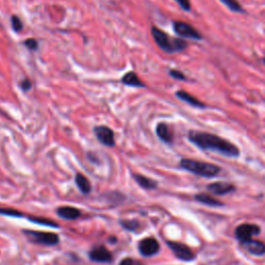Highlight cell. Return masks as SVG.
<instances>
[{
  "label": "cell",
  "mask_w": 265,
  "mask_h": 265,
  "mask_svg": "<svg viewBox=\"0 0 265 265\" xmlns=\"http://www.w3.org/2000/svg\"><path fill=\"white\" fill-rule=\"evenodd\" d=\"M221 2L225 4L229 10L235 12V13H244V10L241 3L237 1V0H221Z\"/></svg>",
  "instance_id": "ffe728a7"
},
{
  "label": "cell",
  "mask_w": 265,
  "mask_h": 265,
  "mask_svg": "<svg viewBox=\"0 0 265 265\" xmlns=\"http://www.w3.org/2000/svg\"><path fill=\"white\" fill-rule=\"evenodd\" d=\"M119 265H142V263L132 258H125L120 261Z\"/></svg>",
  "instance_id": "83f0119b"
},
{
  "label": "cell",
  "mask_w": 265,
  "mask_h": 265,
  "mask_svg": "<svg viewBox=\"0 0 265 265\" xmlns=\"http://www.w3.org/2000/svg\"><path fill=\"white\" fill-rule=\"evenodd\" d=\"M95 137L98 138L100 142L106 146L112 147L115 145V137H114V132L106 126H100L94 128Z\"/></svg>",
  "instance_id": "9c48e42d"
},
{
  "label": "cell",
  "mask_w": 265,
  "mask_h": 265,
  "mask_svg": "<svg viewBox=\"0 0 265 265\" xmlns=\"http://www.w3.org/2000/svg\"><path fill=\"white\" fill-rule=\"evenodd\" d=\"M121 225L128 229V230H135L138 227V223L135 222V221H122Z\"/></svg>",
  "instance_id": "4316f807"
},
{
  "label": "cell",
  "mask_w": 265,
  "mask_h": 265,
  "mask_svg": "<svg viewBox=\"0 0 265 265\" xmlns=\"http://www.w3.org/2000/svg\"><path fill=\"white\" fill-rule=\"evenodd\" d=\"M140 254L144 257H152L160 251V244L154 237H146L141 241L138 244Z\"/></svg>",
  "instance_id": "52a82bcc"
},
{
  "label": "cell",
  "mask_w": 265,
  "mask_h": 265,
  "mask_svg": "<svg viewBox=\"0 0 265 265\" xmlns=\"http://www.w3.org/2000/svg\"><path fill=\"white\" fill-rule=\"evenodd\" d=\"M189 140L200 149L217 153L224 156L237 157L241 155L240 149L236 145L218 135L210 134V132L190 131Z\"/></svg>",
  "instance_id": "6da1fadb"
},
{
  "label": "cell",
  "mask_w": 265,
  "mask_h": 265,
  "mask_svg": "<svg viewBox=\"0 0 265 265\" xmlns=\"http://www.w3.org/2000/svg\"><path fill=\"white\" fill-rule=\"evenodd\" d=\"M134 178L137 181V183L140 185L141 188H143L145 190H154L156 188V182L153 179H150L148 177H145L143 175L136 174L134 175Z\"/></svg>",
  "instance_id": "ac0fdd59"
},
{
  "label": "cell",
  "mask_w": 265,
  "mask_h": 265,
  "mask_svg": "<svg viewBox=\"0 0 265 265\" xmlns=\"http://www.w3.org/2000/svg\"><path fill=\"white\" fill-rule=\"evenodd\" d=\"M20 88L23 91H27L31 88V82L28 79H24V80L20 83Z\"/></svg>",
  "instance_id": "f1b7e54d"
},
{
  "label": "cell",
  "mask_w": 265,
  "mask_h": 265,
  "mask_svg": "<svg viewBox=\"0 0 265 265\" xmlns=\"http://www.w3.org/2000/svg\"><path fill=\"white\" fill-rule=\"evenodd\" d=\"M75 181H76V184H77L78 189L81 191L82 194L90 193V191H91V183H90L89 180H88L87 177H85V176L82 173H78L76 175Z\"/></svg>",
  "instance_id": "e0dca14e"
},
{
  "label": "cell",
  "mask_w": 265,
  "mask_h": 265,
  "mask_svg": "<svg viewBox=\"0 0 265 265\" xmlns=\"http://www.w3.org/2000/svg\"><path fill=\"white\" fill-rule=\"evenodd\" d=\"M207 189H208V191L216 194V195H226V194L233 192L235 188H234L233 184L229 183V182L219 181V182H214V183L209 184Z\"/></svg>",
  "instance_id": "4fadbf2b"
},
{
  "label": "cell",
  "mask_w": 265,
  "mask_h": 265,
  "mask_svg": "<svg viewBox=\"0 0 265 265\" xmlns=\"http://www.w3.org/2000/svg\"><path fill=\"white\" fill-rule=\"evenodd\" d=\"M196 199H197V201L203 203V204H206V205H209V206H221V205H223V203H221L220 201L214 199L213 197L205 195V194H200V195H197Z\"/></svg>",
  "instance_id": "d6986e66"
},
{
  "label": "cell",
  "mask_w": 265,
  "mask_h": 265,
  "mask_svg": "<svg viewBox=\"0 0 265 265\" xmlns=\"http://www.w3.org/2000/svg\"><path fill=\"white\" fill-rule=\"evenodd\" d=\"M152 34L155 42L156 43V45L164 52L168 53V54L181 52L188 48V43L184 40L178 38H172L160 28L155 27V26H154L152 28Z\"/></svg>",
  "instance_id": "7a4b0ae2"
},
{
  "label": "cell",
  "mask_w": 265,
  "mask_h": 265,
  "mask_svg": "<svg viewBox=\"0 0 265 265\" xmlns=\"http://www.w3.org/2000/svg\"><path fill=\"white\" fill-rule=\"evenodd\" d=\"M173 29L175 33L182 39H191L196 41L203 39L202 34L195 27L182 21H175L173 23Z\"/></svg>",
  "instance_id": "5b68a950"
},
{
  "label": "cell",
  "mask_w": 265,
  "mask_h": 265,
  "mask_svg": "<svg viewBox=\"0 0 265 265\" xmlns=\"http://www.w3.org/2000/svg\"><path fill=\"white\" fill-rule=\"evenodd\" d=\"M168 245L178 259L182 261H191L195 259V254L185 244L175 242H168Z\"/></svg>",
  "instance_id": "ba28073f"
},
{
  "label": "cell",
  "mask_w": 265,
  "mask_h": 265,
  "mask_svg": "<svg viewBox=\"0 0 265 265\" xmlns=\"http://www.w3.org/2000/svg\"><path fill=\"white\" fill-rule=\"evenodd\" d=\"M89 258L98 263H111L113 256L111 252L104 245H96L89 252Z\"/></svg>",
  "instance_id": "30bf717a"
},
{
  "label": "cell",
  "mask_w": 265,
  "mask_h": 265,
  "mask_svg": "<svg viewBox=\"0 0 265 265\" xmlns=\"http://www.w3.org/2000/svg\"><path fill=\"white\" fill-rule=\"evenodd\" d=\"M244 248L248 250L251 254L261 256L265 253V244L259 241L251 240L245 243H243Z\"/></svg>",
  "instance_id": "9a60e30c"
},
{
  "label": "cell",
  "mask_w": 265,
  "mask_h": 265,
  "mask_svg": "<svg viewBox=\"0 0 265 265\" xmlns=\"http://www.w3.org/2000/svg\"><path fill=\"white\" fill-rule=\"evenodd\" d=\"M155 132L157 137L160 138L163 142L168 143V144H171L173 142V138H174L173 130L168 126L167 123L165 122L158 123L155 129Z\"/></svg>",
  "instance_id": "8fae6325"
},
{
  "label": "cell",
  "mask_w": 265,
  "mask_h": 265,
  "mask_svg": "<svg viewBox=\"0 0 265 265\" xmlns=\"http://www.w3.org/2000/svg\"><path fill=\"white\" fill-rule=\"evenodd\" d=\"M179 165L182 169L202 177H215L221 171V168L215 164L192 160V158H182Z\"/></svg>",
  "instance_id": "3957f363"
},
{
  "label": "cell",
  "mask_w": 265,
  "mask_h": 265,
  "mask_svg": "<svg viewBox=\"0 0 265 265\" xmlns=\"http://www.w3.org/2000/svg\"><path fill=\"white\" fill-rule=\"evenodd\" d=\"M263 63H264V65H265V58H263Z\"/></svg>",
  "instance_id": "f546056e"
},
{
  "label": "cell",
  "mask_w": 265,
  "mask_h": 265,
  "mask_svg": "<svg viewBox=\"0 0 265 265\" xmlns=\"http://www.w3.org/2000/svg\"><path fill=\"white\" fill-rule=\"evenodd\" d=\"M57 215L65 220H76L81 215V211L73 206H60L56 210Z\"/></svg>",
  "instance_id": "5bb4252c"
},
{
  "label": "cell",
  "mask_w": 265,
  "mask_h": 265,
  "mask_svg": "<svg viewBox=\"0 0 265 265\" xmlns=\"http://www.w3.org/2000/svg\"><path fill=\"white\" fill-rule=\"evenodd\" d=\"M24 234L27 236L31 243L44 244V245H55L59 243V237L55 233L42 232L33 230H24Z\"/></svg>",
  "instance_id": "277c9868"
},
{
  "label": "cell",
  "mask_w": 265,
  "mask_h": 265,
  "mask_svg": "<svg viewBox=\"0 0 265 265\" xmlns=\"http://www.w3.org/2000/svg\"><path fill=\"white\" fill-rule=\"evenodd\" d=\"M12 26H13V29L16 32H19V31H21L23 29V23L20 20L19 17H18V16H13L12 17Z\"/></svg>",
  "instance_id": "603a6c76"
},
{
  "label": "cell",
  "mask_w": 265,
  "mask_h": 265,
  "mask_svg": "<svg viewBox=\"0 0 265 265\" xmlns=\"http://www.w3.org/2000/svg\"><path fill=\"white\" fill-rule=\"evenodd\" d=\"M175 95L177 96V98L179 100H181L182 102H185L187 104L193 106V107L195 108H200V109H203V108H206V105L201 102L199 99H197L196 96L192 95L191 93L184 91V90H179L175 93Z\"/></svg>",
  "instance_id": "7c38bea8"
},
{
  "label": "cell",
  "mask_w": 265,
  "mask_h": 265,
  "mask_svg": "<svg viewBox=\"0 0 265 265\" xmlns=\"http://www.w3.org/2000/svg\"><path fill=\"white\" fill-rule=\"evenodd\" d=\"M121 82L128 85V86H132V87H145V84L141 81V79L138 77V75L134 72H130L126 74L122 77Z\"/></svg>",
  "instance_id": "2e32d148"
},
{
  "label": "cell",
  "mask_w": 265,
  "mask_h": 265,
  "mask_svg": "<svg viewBox=\"0 0 265 265\" xmlns=\"http://www.w3.org/2000/svg\"><path fill=\"white\" fill-rule=\"evenodd\" d=\"M170 76L174 79H176V80H179V81H187V77L184 76L183 73H181L180 70L178 69H171L169 72Z\"/></svg>",
  "instance_id": "cb8c5ba5"
},
{
  "label": "cell",
  "mask_w": 265,
  "mask_h": 265,
  "mask_svg": "<svg viewBox=\"0 0 265 265\" xmlns=\"http://www.w3.org/2000/svg\"><path fill=\"white\" fill-rule=\"evenodd\" d=\"M0 215L8 216V217H18V218L23 217L20 211L12 209V208H3V207L0 208Z\"/></svg>",
  "instance_id": "7402d4cb"
},
{
  "label": "cell",
  "mask_w": 265,
  "mask_h": 265,
  "mask_svg": "<svg viewBox=\"0 0 265 265\" xmlns=\"http://www.w3.org/2000/svg\"><path fill=\"white\" fill-rule=\"evenodd\" d=\"M24 45L27 47L29 50L31 51H34L37 50L38 47H39V44H38V41L34 40V39H29V40H26L24 42Z\"/></svg>",
  "instance_id": "d4e9b609"
},
{
  "label": "cell",
  "mask_w": 265,
  "mask_h": 265,
  "mask_svg": "<svg viewBox=\"0 0 265 265\" xmlns=\"http://www.w3.org/2000/svg\"><path fill=\"white\" fill-rule=\"evenodd\" d=\"M175 1L179 4V6L182 8L183 11H185V12L191 11V8H192L191 0H175Z\"/></svg>",
  "instance_id": "484cf974"
},
{
  "label": "cell",
  "mask_w": 265,
  "mask_h": 265,
  "mask_svg": "<svg viewBox=\"0 0 265 265\" xmlns=\"http://www.w3.org/2000/svg\"><path fill=\"white\" fill-rule=\"evenodd\" d=\"M260 228L254 224H243L238 226L235 230V235L241 243H245L253 240V237L258 235Z\"/></svg>",
  "instance_id": "8992f818"
},
{
  "label": "cell",
  "mask_w": 265,
  "mask_h": 265,
  "mask_svg": "<svg viewBox=\"0 0 265 265\" xmlns=\"http://www.w3.org/2000/svg\"><path fill=\"white\" fill-rule=\"evenodd\" d=\"M29 220L31 221V222L33 223H37V224H41V225H46V226H49V227H55V228H58L59 226L55 223V222H52V221L50 220H47V219H40V218H29Z\"/></svg>",
  "instance_id": "44dd1931"
}]
</instances>
